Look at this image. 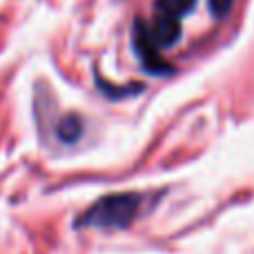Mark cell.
Wrapping results in <instances>:
<instances>
[{"mask_svg":"<svg viewBox=\"0 0 254 254\" xmlns=\"http://www.w3.org/2000/svg\"><path fill=\"white\" fill-rule=\"evenodd\" d=\"M143 203L145 196L136 192L107 194L76 216L74 225L78 230H125L140 214Z\"/></svg>","mask_w":254,"mask_h":254,"instance_id":"obj_1","label":"cell"},{"mask_svg":"<svg viewBox=\"0 0 254 254\" xmlns=\"http://www.w3.org/2000/svg\"><path fill=\"white\" fill-rule=\"evenodd\" d=\"M131 47H134V54L138 56L145 71L156 76L172 74V65L161 56V49L154 45L152 36H149L147 20L140 16L134 18V22H131Z\"/></svg>","mask_w":254,"mask_h":254,"instance_id":"obj_2","label":"cell"},{"mask_svg":"<svg viewBox=\"0 0 254 254\" xmlns=\"http://www.w3.org/2000/svg\"><path fill=\"white\" fill-rule=\"evenodd\" d=\"M196 0H154V11L156 13H167L183 20L190 11L194 9Z\"/></svg>","mask_w":254,"mask_h":254,"instance_id":"obj_3","label":"cell"},{"mask_svg":"<svg viewBox=\"0 0 254 254\" xmlns=\"http://www.w3.org/2000/svg\"><path fill=\"white\" fill-rule=\"evenodd\" d=\"M56 134L63 143H76L83 134V123L76 114H69L65 119H61V123L56 125Z\"/></svg>","mask_w":254,"mask_h":254,"instance_id":"obj_4","label":"cell"},{"mask_svg":"<svg viewBox=\"0 0 254 254\" xmlns=\"http://www.w3.org/2000/svg\"><path fill=\"white\" fill-rule=\"evenodd\" d=\"M234 0H207V7H210L212 16L214 18H225L232 9Z\"/></svg>","mask_w":254,"mask_h":254,"instance_id":"obj_5","label":"cell"}]
</instances>
